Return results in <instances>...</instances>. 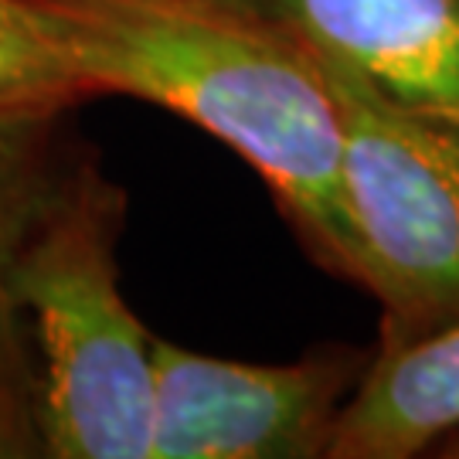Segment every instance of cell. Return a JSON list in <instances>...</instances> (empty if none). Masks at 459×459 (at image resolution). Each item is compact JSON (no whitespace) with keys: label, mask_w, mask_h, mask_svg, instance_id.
Returning <instances> with one entry per match:
<instances>
[{"label":"cell","mask_w":459,"mask_h":459,"mask_svg":"<svg viewBox=\"0 0 459 459\" xmlns=\"http://www.w3.org/2000/svg\"><path fill=\"white\" fill-rule=\"evenodd\" d=\"M126 191L72 150L14 286L38 358V432L51 459H153V333L119 282Z\"/></svg>","instance_id":"obj_2"},{"label":"cell","mask_w":459,"mask_h":459,"mask_svg":"<svg viewBox=\"0 0 459 459\" xmlns=\"http://www.w3.org/2000/svg\"><path fill=\"white\" fill-rule=\"evenodd\" d=\"M351 68L381 96L459 123V0H221Z\"/></svg>","instance_id":"obj_5"},{"label":"cell","mask_w":459,"mask_h":459,"mask_svg":"<svg viewBox=\"0 0 459 459\" xmlns=\"http://www.w3.org/2000/svg\"><path fill=\"white\" fill-rule=\"evenodd\" d=\"M96 96L184 116L273 191L310 259L354 282L344 133L324 65L290 34L221 0H58Z\"/></svg>","instance_id":"obj_1"},{"label":"cell","mask_w":459,"mask_h":459,"mask_svg":"<svg viewBox=\"0 0 459 459\" xmlns=\"http://www.w3.org/2000/svg\"><path fill=\"white\" fill-rule=\"evenodd\" d=\"M68 109H0V459L41 456L38 358L14 273L75 150L65 136Z\"/></svg>","instance_id":"obj_6"},{"label":"cell","mask_w":459,"mask_h":459,"mask_svg":"<svg viewBox=\"0 0 459 459\" xmlns=\"http://www.w3.org/2000/svg\"><path fill=\"white\" fill-rule=\"evenodd\" d=\"M446 449H439V453H446V456H459V432H453L449 439H443Z\"/></svg>","instance_id":"obj_9"},{"label":"cell","mask_w":459,"mask_h":459,"mask_svg":"<svg viewBox=\"0 0 459 459\" xmlns=\"http://www.w3.org/2000/svg\"><path fill=\"white\" fill-rule=\"evenodd\" d=\"M371 354L330 344L248 364L153 337V459H330Z\"/></svg>","instance_id":"obj_4"},{"label":"cell","mask_w":459,"mask_h":459,"mask_svg":"<svg viewBox=\"0 0 459 459\" xmlns=\"http://www.w3.org/2000/svg\"><path fill=\"white\" fill-rule=\"evenodd\" d=\"M459 432V320L422 341L377 347L341 409L330 459L422 456Z\"/></svg>","instance_id":"obj_7"},{"label":"cell","mask_w":459,"mask_h":459,"mask_svg":"<svg viewBox=\"0 0 459 459\" xmlns=\"http://www.w3.org/2000/svg\"><path fill=\"white\" fill-rule=\"evenodd\" d=\"M96 96L58 0H0V109Z\"/></svg>","instance_id":"obj_8"},{"label":"cell","mask_w":459,"mask_h":459,"mask_svg":"<svg viewBox=\"0 0 459 459\" xmlns=\"http://www.w3.org/2000/svg\"><path fill=\"white\" fill-rule=\"evenodd\" d=\"M316 62L341 113L354 282L381 307L377 347L422 341L459 320V123L381 96L330 58Z\"/></svg>","instance_id":"obj_3"}]
</instances>
